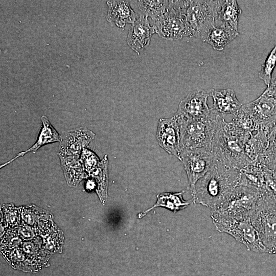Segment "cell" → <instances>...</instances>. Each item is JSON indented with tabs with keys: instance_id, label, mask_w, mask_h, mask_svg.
Listing matches in <instances>:
<instances>
[{
	"instance_id": "cell-14",
	"label": "cell",
	"mask_w": 276,
	"mask_h": 276,
	"mask_svg": "<svg viewBox=\"0 0 276 276\" xmlns=\"http://www.w3.org/2000/svg\"><path fill=\"white\" fill-rule=\"evenodd\" d=\"M95 135L92 131L84 127L67 132L60 141V153L62 155H60L78 154L94 139Z\"/></svg>"
},
{
	"instance_id": "cell-6",
	"label": "cell",
	"mask_w": 276,
	"mask_h": 276,
	"mask_svg": "<svg viewBox=\"0 0 276 276\" xmlns=\"http://www.w3.org/2000/svg\"><path fill=\"white\" fill-rule=\"evenodd\" d=\"M251 223L268 250L276 251V204L260 195L250 215Z\"/></svg>"
},
{
	"instance_id": "cell-26",
	"label": "cell",
	"mask_w": 276,
	"mask_h": 276,
	"mask_svg": "<svg viewBox=\"0 0 276 276\" xmlns=\"http://www.w3.org/2000/svg\"><path fill=\"white\" fill-rule=\"evenodd\" d=\"M276 65V44L269 53L259 73V77L268 87L272 79V74Z\"/></svg>"
},
{
	"instance_id": "cell-13",
	"label": "cell",
	"mask_w": 276,
	"mask_h": 276,
	"mask_svg": "<svg viewBox=\"0 0 276 276\" xmlns=\"http://www.w3.org/2000/svg\"><path fill=\"white\" fill-rule=\"evenodd\" d=\"M154 33H155L154 29L150 26L148 17L141 14L129 30L127 37V44L139 55L149 45Z\"/></svg>"
},
{
	"instance_id": "cell-8",
	"label": "cell",
	"mask_w": 276,
	"mask_h": 276,
	"mask_svg": "<svg viewBox=\"0 0 276 276\" xmlns=\"http://www.w3.org/2000/svg\"><path fill=\"white\" fill-rule=\"evenodd\" d=\"M260 195L256 190L237 186L219 208L211 211L236 218L250 217Z\"/></svg>"
},
{
	"instance_id": "cell-4",
	"label": "cell",
	"mask_w": 276,
	"mask_h": 276,
	"mask_svg": "<svg viewBox=\"0 0 276 276\" xmlns=\"http://www.w3.org/2000/svg\"><path fill=\"white\" fill-rule=\"evenodd\" d=\"M219 114L212 108L210 116L206 119H190L176 116L180 128V150L200 148L211 149Z\"/></svg>"
},
{
	"instance_id": "cell-24",
	"label": "cell",
	"mask_w": 276,
	"mask_h": 276,
	"mask_svg": "<svg viewBox=\"0 0 276 276\" xmlns=\"http://www.w3.org/2000/svg\"><path fill=\"white\" fill-rule=\"evenodd\" d=\"M231 122L238 127L250 133L258 131L260 126L243 106L234 114Z\"/></svg>"
},
{
	"instance_id": "cell-7",
	"label": "cell",
	"mask_w": 276,
	"mask_h": 276,
	"mask_svg": "<svg viewBox=\"0 0 276 276\" xmlns=\"http://www.w3.org/2000/svg\"><path fill=\"white\" fill-rule=\"evenodd\" d=\"M222 1H190L186 19L192 37L204 41L209 31L215 25Z\"/></svg>"
},
{
	"instance_id": "cell-12",
	"label": "cell",
	"mask_w": 276,
	"mask_h": 276,
	"mask_svg": "<svg viewBox=\"0 0 276 276\" xmlns=\"http://www.w3.org/2000/svg\"><path fill=\"white\" fill-rule=\"evenodd\" d=\"M242 106L261 128L276 122V98L264 91L257 99Z\"/></svg>"
},
{
	"instance_id": "cell-20",
	"label": "cell",
	"mask_w": 276,
	"mask_h": 276,
	"mask_svg": "<svg viewBox=\"0 0 276 276\" xmlns=\"http://www.w3.org/2000/svg\"><path fill=\"white\" fill-rule=\"evenodd\" d=\"M42 126L36 142L28 150L19 153L14 158L1 166V168L12 162L14 159L24 155L29 152H35L41 146L47 144L60 142L61 139L56 130L50 124L48 118L42 116Z\"/></svg>"
},
{
	"instance_id": "cell-31",
	"label": "cell",
	"mask_w": 276,
	"mask_h": 276,
	"mask_svg": "<svg viewBox=\"0 0 276 276\" xmlns=\"http://www.w3.org/2000/svg\"><path fill=\"white\" fill-rule=\"evenodd\" d=\"M275 173H276V167L275 168L272 170Z\"/></svg>"
},
{
	"instance_id": "cell-15",
	"label": "cell",
	"mask_w": 276,
	"mask_h": 276,
	"mask_svg": "<svg viewBox=\"0 0 276 276\" xmlns=\"http://www.w3.org/2000/svg\"><path fill=\"white\" fill-rule=\"evenodd\" d=\"M267 124L261 127L256 133H252L245 146V153L253 164H258L267 146L269 135L275 126Z\"/></svg>"
},
{
	"instance_id": "cell-18",
	"label": "cell",
	"mask_w": 276,
	"mask_h": 276,
	"mask_svg": "<svg viewBox=\"0 0 276 276\" xmlns=\"http://www.w3.org/2000/svg\"><path fill=\"white\" fill-rule=\"evenodd\" d=\"M267 168L257 164H250L239 170L238 186H244L259 191L261 194L264 183V171Z\"/></svg>"
},
{
	"instance_id": "cell-5",
	"label": "cell",
	"mask_w": 276,
	"mask_h": 276,
	"mask_svg": "<svg viewBox=\"0 0 276 276\" xmlns=\"http://www.w3.org/2000/svg\"><path fill=\"white\" fill-rule=\"evenodd\" d=\"M190 1H169L166 12L153 26L155 32L164 39L178 40L192 37L186 19Z\"/></svg>"
},
{
	"instance_id": "cell-32",
	"label": "cell",
	"mask_w": 276,
	"mask_h": 276,
	"mask_svg": "<svg viewBox=\"0 0 276 276\" xmlns=\"http://www.w3.org/2000/svg\"><path fill=\"white\" fill-rule=\"evenodd\" d=\"M275 254H276V251H275Z\"/></svg>"
},
{
	"instance_id": "cell-21",
	"label": "cell",
	"mask_w": 276,
	"mask_h": 276,
	"mask_svg": "<svg viewBox=\"0 0 276 276\" xmlns=\"http://www.w3.org/2000/svg\"><path fill=\"white\" fill-rule=\"evenodd\" d=\"M241 13V9L236 1H222L216 25H224L238 31Z\"/></svg>"
},
{
	"instance_id": "cell-9",
	"label": "cell",
	"mask_w": 276,
	"mask_h": 276,
	"mask_svg": "<svg viewBox=\"0 0 276 276\" xmlns=\"http://www.w3.org/2000/svg\"><path fill=\"white\" fill-rule=\"evenodd\" d=\"M180 156L192 190L211 167L214 159L213 154L211 149L200 148L182 149Z\"/></svg>"
},
{
	"instance_id": "cell-23",
	"label": "cell",
	"mask_w": 276,
	"mask_h": 276,
	"mask_svg": "<svg viewBox=\"0 0 276 276\" xmlns=\"http://www.w3.org/2000/svg\"><path fill=\"white\" fill-rule=\"evenodd\" d=\"M142 15L150 17L154 21L157 20L167 11L169 1H134Z\"/></svg>"
},
{
	"instance_id": "cell-30",
	"label": "cell",
	"mask_w": 276,
	"mask_h": 276,
	"mask_svg": "<svg viewBox=\"0 0 276 276\" xmlns=\"http://www.w3.org/2000/svg\"><path fill=\"white\" fill-rule=\"evenodd\" d=\"M95 186L94 181L91 180H89L87 183V188L88 189H92L94 188Z\"/></svg>"
},
{
	"instance_id": "cell-22",
	"label": "cell",
	"mask_w": 276,
	"mask_h": 276,
	"mask_svg": "<svg viewBox=\"0 0 276 276\" xmlns=\"http://www.w3.org/2000/svg\"><path fill=\"white\" fill-rule=\"evenodd\" d=\"M183 193L184 191H181L177 193H164L157 195L155 204L150 209L139 214V217H143L149 211L158 206L167 208L175 213L186 208L192 202L186 201L183 199Z\"/></svg>"
},
{
	"instance_id": "cell-10",
	"label": "cell",
	"mask_w": 276,
	"mask_h": 276,
	"mask_svg": "<svg viewBox=\"0 0 276 276\" xmlns=\"http://www.w3.org/2000/svg\"><path fill=\"white\" fill-rule=\"evenodd\" d=\"M209 91L197 89L189 93L179 103L175 115L190 119H203L211 114L208 105Z\"/></svg>"
},
{
	"instance_id": "cell-25",
	"label": "cell",
	"mask_w": 276,
	"mask_h": 276,
	"mask_svg": "<svg viewBox=\"0 0 276 276\" xmlns=\"http://www.w3.org/2000/svg\"><path fill=\"white\" fill-rule=\"evenodd\" d=\"M258 164L271 170L276 167V124L269 134L266 149Z\"/></svg>"
},
{
	"instance_id": "cell-17",
	"label": "cell",
	"mask_w": 276,
	"mask_h": 276,
	"mask_svg": "<svg viewBox=\"0 0 276 276\" xmlns=\"http://www.w3.org/2000/svg\"><path fill=\"white\" fill-rule=\"evenodd\" d=\"M209 94L213 100V108L221 114H233L243 105L232 89H211Z\"/></svg>"
},
{
	"instance_id": "cell-2",
	"label": "cell",
	"mask_w": 276,
	"mask_h": 276,
	"mask_svg": "<svg viewBox=\"0 0 276 276\" xmlns=\"http://www.w3.org/2000/svg\"><path fill=\"white\" fill-rule=\"evenodd\" d=\"M252 133L245 131L223 115L218 117L211 150L214 158L227 167L240 170L252 164L245 153V146Z\"/></svg>"
},
{
	"instance_id": "cell-19",
	"label": "cell",
	"mask_w": 276,
	"mask_h": 276,
	"mask_svg": "<svg viewBox=\"0 0 276 276\" xmlns=\"http://www.w3.org/2000/svg\"><path fill=\"white\" fill-rule=\"evenodd\" d=\"M238 35V31L229 27L216 25L209 31L204 42L210 44L214 50L221 51Z\"/></svg>"
},
{
	"instance_id": "cell-1",
	"label": "cell",
	"mask_w": 276,
	"mask_h": 276,
	"mask_svg": "<svg viewBox=\"0 0 276 276\" xmlns=\"http://www.w3.org/2000/svg\"><path fill=\"white\" fill-rule=\"evenodd\" d=\"M240 171L214 159L211 167L192 190L193 201L211 210L219 208L238 186Z\"/></svg>"
},
{
	"instance_id": "cell-16",
	"label": "cell",
	"mask_w": 276,
	"mask_h": 276,
	"mask_svg": "<svg viewBox=\"0 0 276 276\" xmlns=\"http://www.w3.org/2000/svg\"><path fill=\"white\" fill-rule=\"evenodd\" d=\"M130 3V1H107V20L113 22L118 27L122 29L127 24H133L138 17Z\"/></svg>"
},
{
	"instance_id": "cell-11",
	"label": "cell",
	"mask_w": 276,
	"mask_h": 276,
	"mask_svg": "<svg viewBox=\"0 0 276 276\" xmlns=\"http://www.w3.org/2000/svg\"><path fill=\"white\" fill-rule=\"evenodd\" d=\"M156 137L159 146L180 161V128L176 116L158 121Z\"/></svg>"
},
{
	"instance_id": "cell-28",
	"label": "cell",
	"mask_w": 276,
	"mask_h": 276,
	"mask_svg": "<svg viewBox=\"0 0 276 276\" xmlns=\"http://www.w3.org/2000/svg\"><path fill=\"white\" fill-rule=\"evenodd\" d=\"M83 150L80 161L83 169L90 173L98 166L101 161L92 151L85 148Z\"/></svg>"
},
{
	"instance_id": "cell-27",
	"label": "cell",
	"mask_w": 276,
	"mask_h": 276,
	"mask_svg": "<svg viewBox=\"0 0 276 276\" xmlns=\"http://www.w3.org/2000/svg\"><path fill=\"white\" fill-rule=\"evenodd\" d=\"M261 194L271 202L276 204V173L271 170H265L264 183Z\"/></svg>"
},
{
	"instance_id": "cell-29",
	"label": "cell",
	"mask_w": 276,
	"mask_h": 276,
	"mask_svg": "<svg viewBox=\"0 0 276 276\" xmlns=\"http://www.w3.org/2000/svg\"><path fill=\"white\" fill-rule=\"evenodd\" d=\"M264 91L269 95L276 98V74Z\"/></svg>"
},
{
	"instance_id": "cell-3",
	"label": "cell",
	"mask_w": 276,
	"mask_h": 276,
	"mask_svg": "<svg viewBox=\"0 0 276 276\" xmlns=\"http://www.w3.org/2000/svg\"><path fill=\"white\" fill-rule=\"evenodd\" d=\"M211 216L218 232L231 235L237 241L244 245L248 250L258 253L268 252L250 217L236 218L213 211Z\"/></svg>"
},
{
	"instance_id": "cell-33",
	"label": "cell",
	"mask_w": 276,
	"mask_h": 276,
	"mask_svg": "<svg viewBox=\"0 0 276 276\" xmlns=\"http://www.w3.org/2000/svg\"><path fill=\"white\" fill-rule=\"evenodd\" d=\"M275 26H276V25H275Z\"/></svg>"
}]
</instances>
